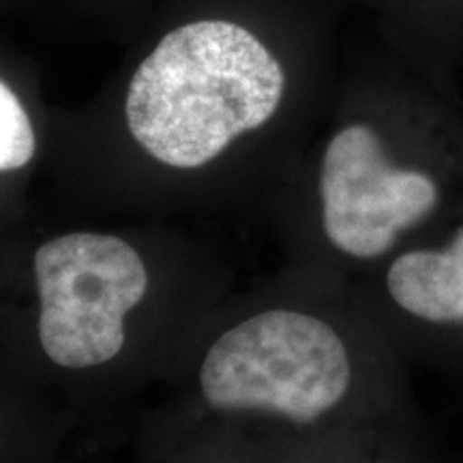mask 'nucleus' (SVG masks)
Returning <instances> with one entry per match:
<instances>
[{
	"mask_svg": "<svg viewBox=\"0 0 463 463\" xmlns=\"http://www.w3.org/2000/svg\"><path fill=\"white\" fill-rule=\"evenodd\" d=\"M99 86L54 108L61 213L234 215L264 172L292 97L266 0H161Z\"/></svg>",
	"mask_w": 463,
	"mask_h": 463,
	"instance_id": "1",
	"label": "nucleus"
},
{
	"mask_svg": "<svg viewBox=\"0 0 463 463\" xmlns=\"http://www.w3.org/2000/svg\"><path fill=\"white\" fill-rule=\"evenodd\" d=\"M17 264L26 372L78 427L164 389L239 286L215 242L167 219L61 213L22 242Z\"/></svg>",
	"mask_w": 463,
	"mask_h": 463,
	"instance_id": "2",
	"label": "nucleus"
},
{
	"mask_svg": "<svg viewBox=\"0 0 463 463\" xmlns=\"http://www.w3.org/2000/svg\"><path fill=\"white\" fill-rule=\"evenodd\" d=\"M356 386L354 352L324 314L236 286L165 382L161 414L232 436L275 438L337 414Z\"/></svg>",
	"mask_w": 463,
	"mask_h": 463,
	"instance_id": "3",
	"label": "nucleus"
},
{
	"mask_svg": "<svg viewBox=\"0 0 463 463\" xmlns=\"http://www.w3.org/2000/svg\"><path fill=\"white\" fill-rule=\"evenodd\" d=\"M316 194L324 241L356 262L384 256L438 202L431 178L392 164L382 136L364 120L331 133L317 161Z\"/></svg>",
	"mask_w": 463,
	"mask_h": 463,
	"instance_id": "4",
	"label": "nucleus"
},
{
	"mask_svg": "<svg viewBox=\"0 0 463 463\" xmlns=\"http://www.w3.org/2000/svg\"><path fill=\"white\" fill-rule=\"evenodd\" d=\"M386 292L405 314L427 322L463 320V228L447 253L410 251L386 270Z\"/></svg>",
	"mask_w": 463,
	"mask_h": 463,
	"instance_id": "5",
	"label": "nucleus"
},
{
	"mask_svg": "<svg viewBox=\"0 0 463 463\" xmlns=\"http://www.w3.org/2000/svg\"><path fill=\"white\" fill-rule=\"evenodd\" d=\"M136 463H277L273 442L187 425L150 408L136 431Z\"/></svg>",
	"mask_w": 463,
	"mask_h": 463,
	"instance_id": "6",
	"label": "nucleus"
},
{
	"mask_svg": "<svg viewBox=\"0 0 463 463\" xmlns=\"http://www.w3.org/2000/svg\"><path fill=\"white\" fill-rule=\"evenodd\" d=\"M54 146V108L34 103L0 73V178H26L45 167Z\"/></svg>",
	"mask_w": 463,
	"mask_h": 463,
	"instance_id": "7",
	"label": "nucleus"
},
{
	"mask_svg": "<svg viewBox=\"0 0 463 463\" xmlns=\"http://www.w3.org/2000/svg\"><path fill=\"white\" fill-rule=\"evenodd\" d=\"M78 431L65 410L43 412L0 430V463H75L69 439Z\"/></svg>",
	"mask_w": 463,
	"mask_h": 463,
	"instance_id": "8",
	"label": "nucleus"
},
{
	"mask_svg": "<svg viewBox=\"0 0 463 463\" xmlns=\"http://www.w3.org/2000/svg\"><path fill=\"white\" fill-rule=\"evenodd\" d=\"M159 5L161 0H61V11L97 37L125 45Z\"/></svg>",
	"mask_w": 463,
	"mask_h": 463,
	"instance_id": "9",
	"label": "nucleus"
}]
</instances>
